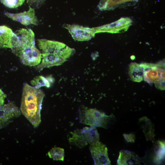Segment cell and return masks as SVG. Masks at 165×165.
<instances>
[{
  "label": "cell",
  "instance_id": "cell-1",
  "mask_svg": "<svg viewBox=\"0 0 165 165\" xmlns=\"http://www.w3.org/2000/svg\"><path fill=\"white\" fill-rule=\"evenodd\" d=\"M45 96L40 89L24 84L20 106V111L27 119L35 127L41 122L40 112Z\"/></svg>",
  "mask_w": 165,
  "mask_h": 165
},
{
  "label": "cell",
  "instance_id": "cell-2",
  "mask_svg": "<svg viewBox=\"0 0 165 165\" xmlns=\"http://www.w3.org/2000/svg\"><path fill=\"white\" fill-rule=\"evenodd\" d=\"M144 80L148 83H154L156 87L165 90V63L157 64L143 63L140 64Z\"/></svg>",
  "mask_w": 165,
  "mask_h": 165
},
{
  "label": "cell",
  "instance_id": "cell-3",
  "mask_svg": "<svg viewBox=\"0 0 165 165\" xmlns=\"http://www.w3.org/2000/svg\"><path fill=\"white\" fill-rule=\"evenodd\" d=\"M74 49L66 46L61 50L47 53H42L41 63L37 65L36 69L38 71L45 68L58 65L65 61L75 52Z\"/></svg>",
  "mask_w": 165,
  "mask_h": 165
},
{
  "label": "cell",
  "instance_id": "cell-4",
  "mask_svg": "<svg viewBox=\"0 0 165 165\" xmlns=\"http://www.w3.org/2000/svg\"><path fill=\"white\" fill-rule=\"evenodd\" d=\"M80 119L84 124L94 127L106 128L112 117L94 109H84L80 112Z\"/></svg>",
  "mask_w": 165,
  "mask_h": 165
},
{
  "label": "cell",
  "instance_id": "cell-5",
  "mask_svg": "<svg viewBox=\"0 0 165 165\" xmlns=\"http://www.w3.org/2000/svg\"><path fill=\"white\" fill-rule=\"evenodd\" d=\"M15 33L17 40L11 49L13 53L19 57L25 50L35 46V34L30 28H22Z\"/></svg>",
  "mask_w": 165,
  "mask_h": 165
},
{
  "label": "cell",
  "instance_id": "cell-6",
  "mask_svg": "<svg viewBox=\"0 0 165 165\" xmlns=\"http://www.w3.org/2000/svg\"><path fill=\"white\" fill-rule=\"evenodd\" d=\"M19 109L12 101L0 107V129L9 125L21 113Z\"/></svg>",
  "mask_w": 165,
  "mask_h": 165
},
{
  "label": "cell",
  "instance_id": "cell-7",
  "mask_svg": "<svg viewBox=\"0 0 165 165\" xmlns=\"http://www.w3.org/2000/svg\"><path fill=\"white\" fill-rule=\"evenodd\" d=\"M63 27L68 31L75 40L88 41L94 37L95 34L94 28L83 27L76 24H64Z\"/></svg>",
  "mask_w": 165,
  "mask_h": 165
},
{
  "label": "cell",
  "instance_id": "cell-8",
  "mask_svg": "<svg viewBox=\"0 0 165 165\" xmlns=\"http://www.w3.org/2000/svg\"><path fill=\"white\" fill-rule=\"evenodd\" d=\"M90 149L95 165H111L106 146L98 141L90 145Z\"/></svg>",
  "mask_w": 165,
  "mask_h": 165
},
{
  "label": "cell",
  "instance_id": "cell-9",
  "mask_svg": "<svg viewBox=\"0 0 165 165\" xmlns=\"http://www.w3.org/2000/svg\"><path fill=\"white\" fill-rule=\"evenodd\" d=\"M131 23L129 18H122L111 24L94 28L95 34L102 32L119 33L127 30Z\"/></svg>",
  "mask_w": 165,
  "mask_h": 165
},
{
  "label": "cell",
  "instance_id": "cell-10",
  "mask_svg": "<svg viewBox=\"0 0 165 165\" xmlns=\"http://www.w3.org/2000/svg\"><path fill=\"white\" fill-rule=\"evenodd\" d=\"M5 14L13 20L19 22L25 26L31 24H38V20L35 15V10L30 7L27 11L17 13H11L6 12Z\"/></svg>",
  "mask_w": 165,
  "mask_h": 165
},
{
  "label": "cell",
  "instance_id": "cell-11",
  "mask_svg": "<svg viewBox=\"0 0 165 165\" xmlns=\"http://www.w3.org/2000/svg\"><path fill=\"white\" fill-rule=\"evenodd\" d=\"M19 57L24 64L29 66H35L40 63L42 54L35 46L25 50Z\"/></svg>",
  "mask_w": 165,
  "mask_h": 165
},
{
  "label": "cell",
  "instance_id": "cell-12",
  "mask_svg": "<svg viewBox=\"0 0 165 165\" xmlns=\"http://www.w3.org/2000/svg\"><path fill=\"white\" fill-rule=\"evenodd\" d=\"M16 38V34L10 28L5 25L0 26V47L12 49Z\"/></svg>",
  "mask_w": 165,
  "mask_h": 165
},
{
  "label": "cell",
  "instance_id": "cell-13",
  "mask_svg": "<svg viewBox=\"0 0 165 165\" xmlns=\"http://www.w3.org/2000/svg\"><path fill=\"white\" fill-rule=\"evenodd\" d=\"M37 44L42 53H47L59 51L66 45L64 43L44 39H38Z\"/></svg>",
  "mask_w": 165,
  "mask_h": 165
},
{
  "label": "cell",
  "instance_id": "cell-14",
  "mask_svg": "<svg viewBox=\"0 0 165 165\" xmlns=\"http://www.w3.org/2000/svg\"><path fill=\"white\" fill-rule=\"evenodd\" d=\"M137 156L128 150H121L117 160L118 165H134L139 163Z\"/></svg>",
  "mask_w": 165,
  "mask_h": 165
},
{
  "label": "cell",
  "instance_id": "cell-15",
  "mask_svg": "<svg viewBox=\"0 0 165 165\" xmlns=\"http://www.w3.org/2000/svg\"><path fill=\"white\" fill-rule=\"evenodd\" d=\"M128 73L133 81L140 82L143 79L142 69L139 64L135 63H131L129 66Z\"/></svg>",
  "mask_w": 165,
  "mask_h": 165
},
{
  "label": "cell",
  "instance_id": "cell-16",
  "mask_svg": "<svg viewBox=\"0 0 165 165\" xmlns=\"http://www.w3.org/2000/svg\"><path fill=\"white\" fill-rule=\"evenodd\" d=\"M88 144L91 145L99 141V135L95 127H85L81 130Z\"/></svg>",
  "mask_w": 165,
  "mask_h": 165
},
{
  "label": "cell",
  "instance_id": "cell-17",
  "mask_svg": "<svg viewBox=\"0 0 165 165\" xmlns=\"http://www.w3.org/2000/svg\"><path fill=\"white\" fill-rule=\"evenodd\" d=\"M72 135V137L69 139V141L73 145L79 148L83 147L87 145L88 143L81 130H75Z\"/></svg>",
  "mask_w": 165,
  "mask_h": 165
},
{
  "label": "cell",
  "instance_id": "cell-18",
  "mask_svg": "<svg viewBox=\"0 0 165 165\" xmlns=\"http://www.w3.org/2000/svg\"><path fill=\"white\" fill-rule=\"evenodd\" d=\"M156 144L155 148V153L154 159L155 162L159 163L164 159L165 142L158 141Z\"/></svg>",
  "mask_w": 165,
  "mask_h": 165
},
{
  "label": "cell",
  "instance_id": "cell-19",
  "mask_svg": "<svg viewBox=\"0 0 165 165\" xmlns=\"http://www.w3.org/2000/svg\"><path fill=\"white\" fill-rule=\"evenodd\" d=\"M49 156L56 160L64 161V150L63 148L55 147L52 148L48 153Z\"/></svg>",
  "mask_w": 165,
  "mask_h": 165
},
{
  "label": "cell",
  "instance_id": "cell-20",
  "mask_svg": "<svg viewBox=\"0 0 165 165\" xmlns=\"http://www.w3.org/2000/svg\"><path fill=\"white\" fill-rule=\"evenodd\" d=\"M49 82L48 79L42 76H37L31 81V84L36 89H39L43 86L49 87Z\"/></svg>",
  "mask_w": 165,
  "mask_h": 165
},
{
  "label": "cell",
  "instance_id": "cell-21",
  "mask_svg": "<svg viewBox=\"0 0 165 165\" xmlns=\"http://www.w3.org/2000/svg\"><path fill=\"white\" fill-rule=\"evenodd\" d=\"M6 6L9 8H17L23 4L25 0H0Z\"/></svg>",
  "mask_w": 165,
  "mask_h": 165
},
{
  "label": "cell",
  "instance_id": "cell-22",
  "mask_svg": "<svg viewBox=\"0 0 165 165\" xmlns=\"http://www.w3.org/2000/svg\"><path fill=\"white\" fill-rule=\"evenodd\" d=\"M45 1V0H27L30 5L37 7L40 6Z\"/></svg>",
  "mask_w": 165,
  "mask_h": 165
},
{
  "label": "cell",
  "instance_id": "cell-23",
  "mask_svg": "<svg viewBox=\"0 0 165 165\" xmlns=\"http://www.w3.org/2000/svg\"><path fill=\"white\" fill-rule=\"evenodd\" d=\"M6 97V94L0 89V107L4 105L5 100Z\"/></svg>",
  "mask_w": 165,
  "mask_h": 165
},
{
  "label": "cell",
  "instance_id": "cell-24",
  "mask_svg": "<svg viewBox=\"0 0 165 165\" xmlns=\"http://www.w3.org/2000/svg\"><path fill=\"white\" fill-rule=\"evenodd\" d=\"M123 136L128 141L134 142L135 139V135L133 134H124Z\"/></svg>",
  "mask_w": 165,
  "mask_h": 165
}]
</instances>
